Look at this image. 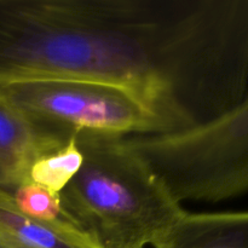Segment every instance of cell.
<instances>
[{"instance_id": "cell-6", "label": "cell", "mask_w": 248, "mask_h": 248, "mask_svg": "<svg viewBox=\"0 0 248 248\" xmlns=\"http://www.w3.org/2000/svg\"><path fill=\"white\" fill-rule=\"evenodd\" d=\"M0 248H103L77 224L41 222L18 210L7 191L0 189Z\"/></svg>"}, {"instance_id": "cell-8", "label": "cell", "mask_w": 248, "mask_h": 248, "mask_svg": "<svg viewBox=\"0 0 248 248\" xmlns=\"http://www.w3.org/2000/svg\"><path fill=\"white\" fill-rule=\"evenodd\" d=\"M84 155L78 147L75 135L63 147L38 157L29 170V181L60 195L79 173Z\"/></svg>"}, {"instance_id": "cell-7", "label": "cell", "mask_w": 248, "mask_h": 248, "mask_svg": "<svg viewBox=\"0 0 248 248\" xmlns=\"http://www.w3.org/2000/svg\"><path fill=\"white\" fill-rule=\"evenodd\" d=\"M154 248H248V211L186 212Z\"/></svg>"}, {"instance_id": "cell-2", "label": "cell", "mask_w": 248, "mask_h": 248, "mask_svg": "<svg viewBox=\"0 0 248 248\" xmlns=\"http://www.w3.org/2000/svg\"><path fill=\"white\" fill-rule=\"evenodd\" d=\"M79 173L60 194L64 210L103 248H147L186 211L125 137L82 131Z\"/></svg>"}, {"instance_id": "cell-5", "label": "cell", "mask_w": 248, "mask_h": 248, "mask_svg": "<svg viewBox=\"0 0 248 248\" xmlns=\"http://www.w3.org/2000/svg\"><path fill=\"white\" fill-rule=\"evenodd\" d=\"M68 140L41 130L0 94V189L10 191L29 181L31 164Z\"/></svg>"}, {"instance_id": "cell-4", "label": "cell", "mask_w": 248, "mask_h": 248, "mask_svg": "<svg viewBox=\"0 0 248 248\" xmlns=\"http://www.w3.org/2000/svg\"><path fill=\"white\" fill-rule=\"evenodd\" d=\"M9 99L41 130L70 140L87 132L119 136L166 135L157 114L118 85L69 78H31L0 84Z\"/></svg>"}, {"instance_id": "cell-1", "label": "cell", "mask_w": 248, "mask_h": 248, "mask_svg": "<svg viewBox=\"0 0 248 248\" xmlns=\"http://www.w3.org/2000/svg\"><path fill=\"white\" fill-rule=\"evenodd\" d=\"M118 85L167 133L211 123L248 93V0H0V84Z\"/></svg>"}, {"instance_id": "cell-3", "label": "cell", "mask_w": 248, "mask_h": 248, "mask_svg": "<svg viewBox=\"0 0 248 248\" xmlns=\"http://www.w3.org/2000/svg\"><path fill=\"white\" fill-rule=\"evenodd\" d=\"M183 201L227 200L248 191V93L225 115L176 133L126 138Z\"/></svg>"}, {"instance_id": "cell-9", "label": "cell", "mask_w": 248, "mask_h": 248, "mask_svg": "<svg viewBox=\"0 0 248 248\" xmlns=\"http://www.w3.org/2000/svg\"><path fill=\"white\" fill-rule=\"evenodd\" d=\"M21 212L31 218L53 224L80 225L64 210L60 195L27 181L7 191ZM81 227V225H80Z\"/></svg>"}]
</instances>
